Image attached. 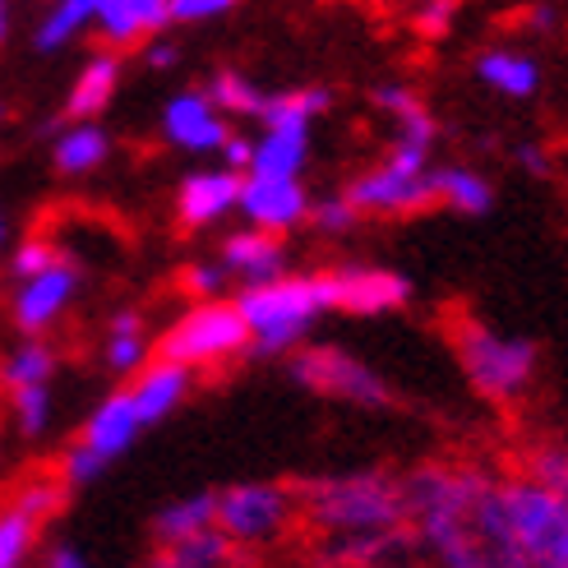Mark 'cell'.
Wrapping results in <instances>:
<instances>
[{
  "label": "cell",
  "instance_id": "1",
  "mask_svg": "<svg viewBox=\"0 0 568 568\" xmlns=\"http://www.w3.org/2000/svg\"><path fill=\"white\" fill-rule=\"evenodd\" d=\"M476 541L486 564L508 568H568V495L541 480H508L476 499Z\"/></svg>",
  "mask_w": 568,
  "mask_h": 568
},
{
  "label": "cell",
  "instance_id": "15",
  "mask_svg": "<svg viewBox=\"0 0 568 568\" xmlns=\"http://www.w3.org/2000/svg\"><path fill=\"white\" fill-rule=\"evenodd\" d=\"M222 268L236 273L245 287H250V282H268L277 273H287V245H282L277 232L245 226V232H232L222 241Z\"/></svg>",
  "mask_w": 568,
  "mask_h": 568
},
{
  "label": "cell",
  "instance_id": "21",
  "mask_svg": "<svg viewBox=\"0 0 568 568\" xmlns=\"http://www.w3.org/2000/svg\"><path fill=\"white\" fill-rule=\"evenodd\" d=\"M106 153H111V139H106V130L89 116V121H74L61 139H55V149H51V158H55V166H61L65 176H89V172H98V166L106 162Z\"/></svg>",
  "mask_w": 568,
  "mask_h": 568
},
{
  "label": "cell",
  "instance_id": "31",
  "mask_svg": "<svg viewBox=\"0 0 568 568\" xmlns=\"http://www.w3.org/2000/svg\"><path fill=\"white\" fill-rule=\"evenodd\" d=\"M328 106H333V93H328V89H296V93H273V98H264L260 121H268V116H301V121H315V116H324Z\"/></svg>",
  "mask_w": 568,
  "mask_h": 568
},
{
  "label": "cell",
  "instance_id": "23",
  "mask_svg": "<svg viewBox=\"0 0 568 568\" xmlns=\"http://www.w3.org/2000/svg\"><path fill=\"white\" fill-rule=\"evenodd\" d=\"M430 176H435V199H444L453 213H467V217L490 213L495 190L476 172H467V166H444V172H430Z\"/></svg>",
  "mask_w": 568,
  "mask_h": 568
},
{
  "label": "cell",
  "instance_id": "47",
  "mask_svg": "<svg viewBox=\"0 0 568 568\" xmlns=\"http://www.w3.org/2000/svg\"><path fill=\"white\" fill-rule=\"evenodd\" d=\"M10 33V0H0V42H6Z\"/></svg>",
  "mask_w": 568,
  "mask_h": 568
},
{
  "label": "cell",
  "instance_id": "11",
  "mask_svg": "<svg viewBox=\"0 0 568 568\" xmlns=\"http://www.w3.org/2000/svg\"><path fill=\"white\" fill-rule=\"evenodd\" d=\"M162 134L166 144H176L181 153H217L226 144V134H232V125H226V116L213 106L209 93H176L172 102H166L162 111Z\"/></svg>",
  "mask_w": 568,
  "mask_h": 568
},
{
  "label": "cell",
  "instance_id": "25",
  "mask_svg": "<svg viewBox=\"0 0 568 568\" xmlns=\"http://www.w3.org/2000/svg\"><path fill=\"white\" fill-rule=\"evenodd\" d=\"M213 508H217V495H213V490L185 495V499H176V504H166L162 514L153 518V536H158L162 546H172V541H181V536H190V531H199V527H213Z\"/></svg>",
  "mask_w": 568,
  "mask_h": 568
},
{
  "label": "cell",
  "instance_id": "3",
  "mask_svg": "<svg viewBox=\"0 0 568 568\" xmlns=\"http://www.w3.org/2000/svg\"><path fill=\"white\" fill-rule=\"evenodd\" d=\"M236 310L250 328V347L268 356L292 352L315 328L324 310H333V273H305V277L277 273L268 282H250Z\"/></svg>",
  "mask_w": 568,
  "mask_h": 568
},
{
  "label": "cell",
  "instance_id": "6",
  "mask_svg": "<svg viewBox=\"0 0 568 568\" xmlns=\"http://www.w3.org/2000/svg\"><path fill=\"white\" fill-rule=\"evenodd\" d=\"M458 356H463L467 379L486 397H518L536 375V343L504 337L486 324L458 328Z\"/></svg>",
  "mask_w": 568,
  "mask_h": 568
},
{
  "label": "cell",
  "instance_id": "37",
  "mask_svg": "<svg viewBox=\"0 0 568 568\" xmlns=\"http://www.w3.org/2000/svg\"><path fill=\"white\" fill-rule=\"evenodd\" d=\"M181 287H185L190 296H199V301H213V296H222V287H226V268H222V264H190V268L181 273Z\"/></svg>",
  "mask_w": 568,
  "mask_h": 568
},
{
  "label": "cell",
  "instance_id": "27",
  "mask_svg": "<svg viewBox=\"0 0 568 568\" xmlns=\"http://www.w3.org/2000/svg\"><path fill=\"white\" fill-rule=\"evenodd\" d=\"M209 98H213V106L222 111V116H260L268 93H264V89H254L245 74L222 70V74L209 83Z\"/></svg>",
  "mask_w": 568,
  "mask_h": 568
},
{
  "label": "cell",
  "instance_id": "12",
  "mask_svg": "<svg viewBox=\"0 0 568 568\" xmlns=\"http://www.w3.org/2000/svg\"><path fill=\"white\" fill-rule=\"evenodd\" d=\"M79 292V268L70 260H51L42 273L23 277V287L14 296V324L23 333H42L65 315V305Z\"/></svg>",
  "mask_w": 568,
  "mask_h": 568
},
{
  "label": "cell",
  "instance_id": "9",
  "mask_svg": "<svg viewBox=\"0 0 568 568\" xmlns=\"http://www.w3.org/2000/svg\"><path fill=\"white\" fill-rule=\"evenodd\" d=\"M292 375L305 384V388H320V393H333L343 403H356V407H384L388 403V384L361 365L356 356L337 352V347H310L296 356Z\"/></svg>",
  "mask_w": 568,
  "mask_h": 568
},
{
  "label": "cell",
  "instance_id": "35",
  "mask_svg": "<svg viewBox=\"0 0 568 568\" xmlns=\"http://www.w3.org/2000/svg\"><path fill=\"white\" fill-rule=\"evenodd\" d=\"M531 476L541 480V486L568 495V448H541L531 458Z\"/></svg>",
  "mask_w": 568,
  "mask_h": 568
},
{
  "label": "cell",
  "instance_id": "49",
  "mask_svg": "<svg viewBox=\"0 0 568 568\" xmlns=\"http://www.w3.org/2000/svg\"><path fill=\"white\" fill-rule=\"evenodd\" d=\"M0 116H6V106H0Z\"/></svg>",
  "mask_w": 568,
  "mask_h": 568
},
{
  "label": "cell",
  "instance_id": "44",
  "mask_svg": "<svg viewBox=\"0 0 568 568\" xmlns=\"http://www.w3.org/2000/svg\"><path fill=\"white\" fill-rule=\"evenodd\" d=\"M47 564H51V568H79V564H83V555H79L74 546H55V550L47 555Z\"/></svg>",
  "mask_w": 568,
  "mask_h": 568
},
{
  "label": "cell",
  "instance_id": "18",
  "mask_svg": "<svg viewBox=\"0 0 568 568\" xmlns=\"http://www.w3.org/2000/svg\"><path fill=\"white\" fill-rule=\"evenodd\" d=\"M185 393H190V365L166 361V356H158V365H149V371L139 365V379L130 388V397H134L139 416H144V425L166 420V416H172L185 403Z\"/></svg>",
  "mask_w": 568,
  "mask_h": 568
},
{
  "label": "cell",
  "instance_id": "20",
  "mask_svg": "<svg viewBox=\"0 0 568 568\" xmlns=\"http://www.w3.org/2000/svg\"><path fill=\"white\" fill-rule=\"evenodd\" d=\"M116 83H121V61L111 51L93 55L89 65H83V74L74 79V89L65 98V111H70V121H89L98 116V111L111 106V98H116Z\"/></svg>",
  "mask_w": 568,
  "mask_h": 568
},
{
  "label": "cell",
  "instance_id": "4",
  "mask_svg": "<svg viewBox=\"0 0 568 568\" xmlns=\"http://www.w3.org/2000/svg\"><path fill=\"white\" fill-rule=\"evenodd\" d=\"M301 504L333 536H361V531H384V527L407 523L403 480L379 476V471L320 480V486L301 490Z\"/></svg>",
  "mask_w": 568,
  "mask_h": 568
},
{
  "label": "cell",
  "instance_id": "32",
  "mask_svg": "<svg viewBox=\"0 0 568 568\" xmlns=\"http://www.w3.org/2000/svg\"><path fill=\"white\" fill-rule=\"evenodd\" d=\"M139 365H149V337H144V328H111L106 371L111 375H134Z\"/></svg>",
  "mask_w": 568,
  "mask_h": 568
},
{
  "label": "cell",
  "instance_id": "30",
  "mask_svg": "<svg viewBox=\"0 0 568 568\" xmlns=\"http://www.w3.org/2000/svg\"><path fill=\"white\" fill-rule=\"evenodd\" d=\"M38 546V518H28L23 508H6L0 514V568H19Z\"/></svg>",
  "mask_w": 568,
  "mask_h": 568
},
{
  "label": "cell",
  "instance_id": "46",
  "mask_svg": "<svg viewBox=\"0 0 568 568\" xmlns=\"http://www.w3.org/2000/svg\"><path fill=\"white\" fill-rule=\"evenodd\" d=\"M518 162H523V166H531V172H536V176H546V158H541V149H536V144L518 149Z\"/></svg>",
  "mask_w": 568,
  "mask_h": 568
},
{
  "label": "cell",
  "instance_id": "13",
  "mask_svg": "<svg viewBox=\"0 0 568 568\" xmlns=\"http://www.w3.org/2000/svg\"><path fill=\"white\" fill-rule=\"evenodd\" d=\"M407 296H412L407 277L393 268L347 264L333 273V310H347V315H384V310H397Z\"/></svg>",
  "mask_w": 568,
  "mask_h": 568
},
{
  "label": "cell",
  "instance_id": "22",
  "mask_svg": "<svg viewBox=\"0 0 568 568\" xmlns=\"http://www.w3.org/2000/svg\"><path fill=\"white\" fill-rule=\"evenodd\" d=\"M476 79L490 83V89L504 93V98H531L536 89H541V70H536L531 55H518V51L476 55Z\"/></svg>",
  "mask_w": 568,
  "mask_h": 568
},
{
  "label": "cell",
  "instance_id": "45",
  "mask_svg": "<svg viewBox=\"0 0 568 568\" xmlns=\"http://www.w3.org/2000/svg\"><path fill=\"white\" fill-rule=\"evenodd\" d=\"M555 23H559V14H555L550 6H536V10H531V28H536V33H550Z\"/></svg>",
  "mask_w": 568,
  "mask_h": 568
},
{
  "label": "cell",
  "instance_id": "14",
  "mask_svg": "<svg viewBox=\"0 0 568 568\" xmlns=\"http://www.w3.org/2000/svg\"><path fill=\"white\" fill-rule=\"evenodd\" d=\"M310 158V121L301 116H268L264 134L254 139L250 176H301Z\"/></svg>",
  "mask_w": 568,
  "mask_h": 568
},
{
  "label": "cell",
  "instance_id": "10",
  "mask_svg": "<svg viewBox=\"0 0 568 568\" xmlns=\"http://www.w3.org/2000/svg\"><path fill=\"white\" fill-rule=\"evenodd\" d=\"M236 209L250 226H264V232L282 236V232H292V226L305 222L310 199H305L301 176H250L245 172Z\"/></svg>",
  "mask_w": 568,
  "mask_h": 568
},
{
  "label": "cell",
  "instance_id": "26",
  "mask_svg": "<svg viewBox=\"0 0 568 568\" xmlns=\"http://www.w3.org/2000/svg\"><path fill=\"white\" fill-rule=\"evenodd\" d=\"M93 10H98V0H55L47 10V19L38 23V47L42 51L65 47L70 38H79L83 28L93 23Z\"/></svg>",
  "mask_w": 568,
  "mask_h": 568
},
{
  "label": "cell",
  "instance_id": "41",
  "mask_svg": "<svg viewBox=\"0 0 568 568\" xmlns=\"http://www.w3.org/2000/svg\"><path fill=\"white\" fill-rule=\"evenodd\" d=\"M51 260H61V254H55L47 241H23L19 254H14V273H19V277H33V273H42Z\"/></svg>",
  "mask_w": 568,
  "mask_h": 568
},
{
  "label": "cell",
  "instance_id": "29",
  "mask_svg": "<svg viewBox=\"0 0 568 568\" xmlns=\"http://www.w3.org/2000/svg\"><path fill=\"white\" fill-rule=\"evenodd\" d=\"M51 371H55V352L47 343H23L6 356V365H0V379H6L10 388L14 384H51Z\"/></svg>",
  "mask_w": 568,
  "mask_h": 568
},
{
  "label": "cell",
  "instance_id": "17",
  "mask_svg": "<svg viewBox=\"0 0 568 568\" xmlns=\"http://www.w3.org/2000/svg\"><path fill=\"white\" fill-rule=\"evenodd\" d=\"M93 23L111 47H130L172 23V0H98Z\"/></svg>",
  "mask_w": 568,
  "mask_h": 568
},
{
  "label": "cell",
  "instance_id": "40",
  "mask_svg": "<svg viewBox=\"0 0 568 568\" xmlns=\"http://www.w3.org/2000/svg\"><path fill=\"white\" fill-rule=\"evenodd\" d=\"M375 102H379V111H388L393 121H397V116H407V111H416V106H420V98L407 89V83H379V89H375Z\"/></svg>",
  "mask_w": 568,
  "mask_h": 568
},
{
  "label": "cell",
  "instance_id": "7",
  "mask_svg": "<svg viewBox=\"0 0 568 568\" xmlns=\"http://www.w3.org/2000/svg\"><path fill=\"white\" fill-rule=\"evenodd\" d=\"M425 158H430V149H416L397 139L393 158L375 166V172H365L347 190V199L361 213H412V209L435 204V176L425 166Z\"/></svg>",
  "mask_w": 568,
  "mask_h": 568
},
{
  "label": "cell",
  "instance_id": "34",
  "mask_svg": "<svg viewBox=\"0 0 568 568\" xmlns=\"http://www.w3.org/2000/svg\"><path fill=\"white\" fill-rule=\"evenodd\" d=\"M356 204H352V199L343 194V199H320V204H310V222H315L320 226V232H347V226L356 222Z\"/></svg>",
  "mask_w": 568,
  "mask_h": 568
},
{
  "label": "cell",
  "instance_id": "28",
  "mask_svg": "<svg viewBox=\"0 0 568 568\" xmlns=\"http://www.w3.org/2000/svg\"><path fill=\"white\" fill-rule=\"evenodd\" d=\"M10 407H14V425L19 435L38 439L51 425V384H14L10 388Z\"/></svg>",
  "mask_w": 568,
  "mask_h": 568
},
{
  "label": "cell",
  "instance_id": "36",
  "mask_svg": "<svg viewBox=\"0 0 568 568\" xmlns=\"http://www.w3.org/2000/svg\"><path fill=\"white\" fill-rule=\"evenodd\" d=\"M453 19H458V0H425V6L416 10V33L435 42L453 28Z\"/></svg>",
  "mask_w": 568,
  "mask_h": 568
},
{
  "label": "cell",
  "instance_id": "24",
  "mask_svg": "<svg viewBox=\"0 0 568 568\" xmlns=\"http://www.w3.org/2000/svg\"><path fill=\"white\" fill-rule=\"evenodd\" d=\"M232 555H236V541L213 523V527H199V531L181 536V541H172L162 559L176 564V568H217V564H226Z\"/></svg>",
  "mask_w": 568,
  "mask_h": 568
},
{
  "label": "cell",
  "instance_id": "43",
  "mask_svg": "<svg viewBox=\"0 0 568 568\" xmlns=\"http://www.w3.org/2000/svg\"><path fill=\"white\" fill-rule=\"evenodd\" d=\"M176 61H181V51H176L172 42H153V47H149V65H153V70H172Z\"/></svg>",
  "mask_w": 568,
  "mask_h": 568
},
{
  "label": "cell",
  "instance_id": "39",
  "mask_svg": "<svg viewBox=\"0 0 568 568\" xmlns=\"http://www.w3.org/2000/svg\"><path fill=\"white\" fill-rule=\"evenodd\" d=\"M241 0H172V23H209L232 14Z\"/></svg>",
  "mask_w": 568,
  "mask_h": 568
},
{
  "label": "cell",
  "instance_id": "33",
  "mask_svg": "<svg viewBox=\"0 0 568 568\" xmlns=\"http://www.w3.org/2000/svg\"><path fill=\"white\" fill-rule=\"evenodd\" d=\"M106 463H111V458H102L93 444H83V439H79V444L65 453L61 476H65V486H93V480L106 471Z\"/></svg>",
  "mask_w": 568,
  "mask_h": 568
},
{
  "label": "cell",
  "instance_id": "8",
  "mask_svg": "<svg viewBox=\"0 0 568 568\" xmlns=\"http://www.w3.org/2000/svg\"><path fill=\"white\" fill-rule=\"evenodd\" d=\"M292 518V495L277 486H232L217 495L213 523L232 536L236 546H264L287 527Z\"/></svg>",
  "mask_w": 568,
  "mask_h": 568
},
{
  "label": "cell",
  "instance_id": "38",
  "mask_svg": "<svg viewBox=\"0 0 568 568\" xmlns=\"http://www.w3.org/2000/svg\"><path fill=\"white\" fill-rule=\"evenodd\" d=\"M61 499H65L61 486H51V480H33V486H23V490H19L14 504L23 508L28 518H38V523H42L47 514H55V508H61Z\"/></svg>",
  "mask_w": 568,
  "mask_h": 568
},
{
  "label": "cell",
  "instance_id": "19",
  "mask_svg": "<svg viewBox=\"0 0 568 568\" xmlns=\"http://www.w3.org/2000/svg\"><path fill=\"white\" fill-rule=\"evenodd\" d=\"M139 430H144V416H139L134 397H130V388H125V393L102 397V403L93 407L89 425H83V444H93V448L102 453V458L116 463L121 453L139 439Z\"/></svg>",
  "mask_w": 568,
  "mask_h": 568
},
{
  "label": "cell",
  "instance_id": "5",
  "mask_svg": "<svg viewBox=\"0 0 568 568\" xmlns=\"http://www.w3.org/2000/svg\"><path fill=\"white\" fill-rule=\"evenodd\" d=\"M250 347V328L241 320L236 301H199L190 305L185 315L162 333L158 343V356L166 361H181L190 365V371H199V365H217V361H232Z\"/></svg>",
  "mask_w": 568,
  "mask_h": 568
},
{
  "label": "cell",
  "instance_id": "2",
  "mask_svg": "<svg viewBox=\"0 0 568 568\" xmlns=\"http://www.w3.org/2000/svg\"><path fill=\"white\" fill-rule=\"evenodd\" d=\"M486 490V480L471 471H448V467H425L416 476H407V518L416 531V546H425L435 559L453 564V568H480L486 555H480L476 541V499Z\"/></svg>",
  "mask_w": 568,
  "mask_h": 568
},
{
  "label": "cell",
  "instance_id": "16",
  "mask_svg": "<svg viewBox=\"0 0 568 568\" xmlns=\"http://www.w3.org/2000/svg\"><path fill=\"white\" fill-rule=\"evenodd\" d=\"M241 172L222 166V172H194L181 181V199H176V213L185 226H209L217 217H226L241 199Z\"/></svg>",
  "mask_w": 568,
  "mask_h": 568
},
{
  "label": "cell",
  "instance_id": "42",
  "mask_svg": "<svg viewBox=\"0 0 568 568\" xmlns=\"http://www.w3.org/2000/svg\"><path fill=\"white\" fill-rule=\"evenodd\" d=\"M226 158L232 172H250V153H254V139H241V134H226V144L217 149Z\"/></svg>",
  "mask_w": 568,
  "mask_h": 568
},
{
  "label": "cell",
  "instance_id": "48",
  "mask_svg": "<svg viewBox=\"0 0 568 568\" xmlns=\"http://www.w3.org/2000/svg\"><path fill=\"white\" fill-rule=\"evenodd\" d=\"M0 241H6V217H0Z\"/></svg>",
  "mask_w": 568,
  "mask_h": 568
}]
</instances>
